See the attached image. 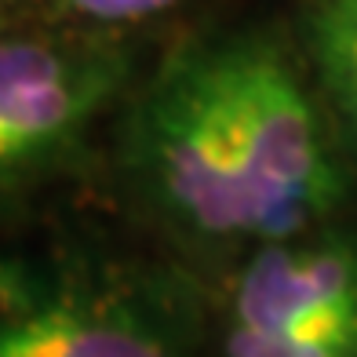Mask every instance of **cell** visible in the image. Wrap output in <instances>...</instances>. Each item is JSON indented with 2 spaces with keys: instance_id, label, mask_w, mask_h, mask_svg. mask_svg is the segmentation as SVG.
Wrapping results in <instances>:
<instances>
[{
  "instance_id": "obj_8",
  "label": "cell",
  "mask_w": 357,
  "mask_h": 357,
  "mask_svg": "<svg viewBox=\"0 0 357 357\" xmlns=\"http://www.w3.org/2000/svg\"><path fill=\"white\" fill-rule=\"evenodd\" d=\"M0 4H4V0H0Z\"/></svg>"
},
{
  "instance_id": "obj_7",
  "label": "cell",
  "mask_w": 357,
  "mask_h": 357,
  "mask_svg": "<svg viewBox=\"0 0 357 357\" xmlns=\"http://www.w3.org/2000/svg\"><path fill=\"white\" fill-rule=\"evenodd\" d=\"M47 11L62 15L70 22L95 26V29H117V26H135L150 22L157 15L178 8L183 0H40Z\"/></svg>"
},
{
  "instance_id": "obj_2",
  "label": "cell",
  "mask_w": 357,
  "mask_h": 357,
  "mask_svg": "<svg viewBox=\"0 0 357 357\" xmlns=\"http://www.w3.org/2000/svg\"><path fill=\"white\" fill-rule=\"evenodd\" d=\"M121 73L124 55L99 40L0 37V178L73 146Z\"/></svg>"
},
{
  "instance_id": "obj_1",
  "label": "cell",
  "mask_w": 357,
  "mask_h": 357,
  "mask_svg": "<svg viewBox=\"0 0 357 357\" xmlns=\"http://www.w3.org/2000/svg\"><path fill=\"white\" fill-rule=\"evenodd\" d=\"M135 157L160 208L204 237L310 234L343 193L299 73L255 37L172 62L139 109Z\"/></svg>"
},
{
  "instance_id": "obj_3",
  "label": "cell",
  "mask_w": 357,
  "mask_h": 357,
  "mask_svg": "<svg viewBox=\"0 0 357 357\" xmlns=\"http://www.w3.org/2000/svg\"><path fill=\"white\" fill-rule=\"evenodd\" d=\"M230 324L357 335V245L306 234L266 241L234 288Z\"/></svg>"
},
{
  "instance_id": "obj_5",
  "label": "cell",
  "mask_w": 357,
  "mask_h": 357,
  "mask_svg": "<svg viewBox=\"0 0 357 357\" xmlns=\"http://www.w3.org/2000/svg\"><path fill=\"white\" fill-rule=\"evenodd\" d=\"M306 44L332 106L357 135V0H310Z\"/></svg>"
},
{
  "instance_id": "obj_6",
  "label": "cell",
  "mask_w": 357,
  "mask_h": 357,
  "mask_svg": "<svg viewBox=\"0 0 357 357\" xmlns=\"http://www.w3.org/2000/svg\"><path fill=\"white\" fill-rule=\"evenodd\" d=\"M226 357H357V335L347 332H266L230 324Z\"/></svg>"
},
{
  "instance_id": "obj_4",
  "label": "cell",
  "mask_w": 357,
  "mask_h": 357,
  "mask_svg": "<svg viewBox=\"0 0 357 357\" xmlns=\"http://www.w3.org/2000/svg\"><path fill=\"white\" fill-rule=\"evenodd\" d=\"M0 357H172V354L150 332L135 328L124 317L59 303L0 321Z\"/></svg>"
}]
</instances>
